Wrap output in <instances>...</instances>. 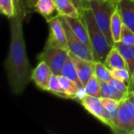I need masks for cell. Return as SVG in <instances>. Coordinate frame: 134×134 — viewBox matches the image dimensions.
Returning <instances> with one entry per match:
<instances>
[{"mask_svg": "<svg viewBox=\"0 0 134 134\" xmlns=\"http://www.w3.org/2000/svg\"><path fill=\"white\" fill-rule=\"evenodd\" d=\"M25 16L22 8L10 19V44L5 67L12 92L20 95L32 80L33 70L29 63L23 32Z\"/></svg>", "mask_w": 134, "mask_h": 134, "instance_id": "obj_1", "label": "cell"}, {"mask_svg": "<svg viewBox=\"0 0 134 134\" xmlns=\"http://www.w3.org/2000/svg\"><path fill=\"white\" fill-rule=\"evenodd\" d=\"M80 18L86 25L94 54L95 61L104 62L112 46L98 26L93 12L90 7H83L79 10Z\"/></svg>", "mask_w": 134, "mask_h": 134, "instance_id": "obj_2", "label": "cell"}, {"mask_svg": "<svg viewBox=\"0 0 134 134\" xmlns=\"http://www.w3.org/2000/svg\"><path fill=\"white\" fill-rule=\"evenodd\" d=\"M88 6L93 10L96 21L111 46L115 42L111 32V20L117 8L118 0H88Z\"/></svg>", "mask_w": 134, "mask_h": 134, "instance_id": "obj_3", "label": "cell"}, {"mask_svg": "<svg viewBox=\"0 0 134 134\" xmlns=\"http://www.w3.org/2000/svg\"><path fill=\"white\" fill-rule=\"evenodd\" d=\"M112 130L118 133H134V105L129 97L120 101Z\"/></svg>", "mask_w": 134, "mask_h": 134, "instance_id": "obj_4", "label": "cell"}, {"mask_svg": "<svg viewBox=\"0 0 134 134\" xmlns=\"http://www.w3.org/2000/svg\"><path fill=\"white\" fill-rule=\"evenodd\" d=\"M68 50L46 44V46L38 56L39 61L46 62L56 75H61L63 66L68 57Z\"/></svg>", "mask_w": 134, "mask_h": 134, "instance_id": "obj_5", "label": "cell"}, {"mask_svg": "<svg viewBox=\"0 0 134 134\" xmlns=\"http://www.w3.org/2000/svg\"><path fill=\"white\" fill-rule=\"evenodd\" d=\"M60 17H61L63 26L65 29L66 35H67L68 51L82 59L90 60V61H95L93 50L90 47H88L84 42H82L75 35V34L72 31L68 24L64 20V18L61 16Z\"/></svg>", "mask_w": 134, "mask_h": 134, "instance_id": "obj_6", "label": "cell"}, {"mask_svg": "<svg viewBox=\"0 0 134 134\" xmlns=\"http://www.w3.org/2000/svg\"><path fill=\"white\" fill-rule=\"evenodd\" d=\"M47 23L49 27V34L46 44L68 50L67 35L60 16L57 15L47 19Z\"/></svg>", "mask_w": 134, "mask_h": 134, "instance_id": "obj_7", "label": "cell"}, {"mask_svg": "<svg viewBox=\"0 0 134 134\" xmlns=\"http://www.w3.org/2000/svg\"><path fill=\"white\" fill-rule=\"evenodd\" d=\"M68 54L76 68L78 75L85 87L90 78L94 75L95 61L82 59L71 52H68Z\"/></svg>", "mask_w": 134, "mask_h": 134, "instance_id": "obj_8", "label": "cell"}, {"mask_svg": "<svg viewBox=\"0 0 134 134\" xmlns=\"http://www.w3.org/2000/svg\"><path fill=\"white\" fill-rule=\"evenodd\" d=\"M51 68L44 61H39L38 64L32 72V81L35 85L44 91H48V86L52 75Z\"/></svg>", "mask_w": 134, "mask_h": 134, "instance_id": "obj_9", "label": "cell"}, {"mask_svg": "<svg viewBox=\"0 0 134 134\" xmlns=\"http://www.w3.org/2000/svg\"><path fill=\"white\" fill-rule=\"evenodd\" d=\"M80 102L83 108L89 113L96 117L103 123L105 122L104 108L100 97H97L86 94L80 99Z\"/></svg>", "mask_w": 134, "mask_h": 134, "instance_id": "obj_10", "label": "cell"}, {"mask_svg": "<svg viewBox=\"0 0 134 134\" xmlns=\"http://www.w3.org/2000/svg\"><path fill=\"white\" fill-rule=\"evenodd\" d=\"M66 22L70 26L72 31L75 34V35L82 42H84L88 47H90L92 50L91 42L89 38L88 31L86 27L85 24L79 17H70V16H63ZM94 55V54H93Z\"/></svg>", "mask_w": 134, "mask_h": 134, "instance_id": "obj_11", "label": "cell"}, {"mask_svg": "<svg viewBox=\"0 0 134 134\" xmlns=\"http://www.w3.org/2000/svg\"><path fill=\"white\" fill-rule=\"evenodd\" d=\"M117 7L122 23L134 32V0H118Z\"/></svg>", "mask_w": 134, "mask_h": 134, "instance_id": "obj_12", "label": "cell"}, {"mask_svg": "<svg viewBox=\"0 0 134 134\" xmlns=\"http://www.w3.org/2000/svg\"><path fill=\"white\" fill-rule=\"evenodd\" d=\"M100 99L104 108V124L108 126L112 130L119 111L120 101L107 97H100Z\"/></svg>", "mask_w": 134, "mask_h": 134, "instance_id": "obj_13", "label": "cell"}, {"mask_svg": "<svg viewBox=\"0 0 134 134\" xmlns=\"http://www.w3.org/2000/svg\"><path fill=\"white\" fill-rule=\"evenodd\" d=\"M113 46L116 47L120 52L132 77L134 72V45H128L118 42H115Z\"/></svg>", "mask_w": 134, "mask_h": 134, "instance_id": "obj_14", "label": "cell"}, {"mask_svg": "<svg viewBox=\"0 0 134 134\" xmlns=\"http://www.w3.org/2000/svg\"><path fill=\"white\" fill-rule=\"evenodd\" d=\"M104 63L111 71L119 68H128L120 52L115 46L110 50Z\"/></svg>", "mask_w": 134, "mask_h": 134, "instance_id": "obj_15", "label": "cell"}, {"mask_svg": "<svg viewBox=\"0 0 134 134\" xmlns=\"http://www.w3.org/2000/svg\"><path fill=\"white\" fill-rule=\"evenodd\" d=\"M58 15L61 16L79 17L80 13L71 0H54Z\"/></svg>", "mask_w": 134, "mask_h": 134, "instance_id": "obj_16", "label": "cell"}, {"mask_svg": "<svg viewBox=\"0 0 134 134\" xmlns=\"http://www.w3.org/2000/svg\"><path fill=\"white\" fill-rule=\"evenodd\" d=\"M61 75H63V76L68 78V79L71 80L72 82H74L76 85H78V86L79 88H81V89L85 88L78 75L76 68H75L71 59L70 58L69 54H68V57L67 60L65 61V63L63 66V68L61 71Z\"/></svg>", "mask_w": 134, "mask_h": 134, "instance_id": "obj_17", "label": "cell"}, {"mask_svg": "<svg viewBox=\"0 0 134 134\" xmlns=\"http://www.w3.org/2000/svg\"><path fill=\"white\" fill-rule=\"evenodd\" d=\"M99 81H100V85L101 97L111 98V99L116 100L118 101H121L129 97V96H126L123 93H120L110 82H104V81H100V80H99Z\"/></svg>", "mask_w": 134, "mask_h": 134, "instance_id": "obj_18", "label": "cell"}, {"mask_svg": "<svg viewBox=\"0 0 134 134\" xmlns=\"http://www.w3.org/2000/svg\"><path fill=\"white\" fill-rule=\"evenodd\" d=\"M122 25H123V23H122L119 9L117 7L112 14L111 20V32L112 38L115 43L120 41Z\"/></svg>", "mask_w": 134, "mask_h": 134, "instance_id": "obj_19", "label": "cell"}, {"mask_svg": "<svg viewBox=\"0 0 134 134\" xmlns=\"http://www.w3.org/2000/svg\"><path fill=\"white\" fill-rule=\"evenodd\" d=\"M58 78L62 89L64 90L65 93L68 96V97L71 99L78 98V95L79 93L81 88H79L78 85H76L74 82H72L71 80L68 79V78L63 75H58Z\"/></svg>", "mask_w": 134, "mask_h": 134, "instance_id": "obj_20", "label": "cell"}, {"mask_svg": "<svg viewBox=\"0 0 134 134\" xmlns=\"http://www.w3.org/2000/svg\"><path fill=\"white\" fill-rule=\"evenodd\" d=\"M35 10L47 18L57 10L56 3L54 0H38Z\"/></svg>", "mask_w": 134, "mask_h": 134, "instance_id": "obj_21", "label": "cell"}, {"mask_svg": "<svg viewBox=\"0 0 134 134\" xmlns=\"http://www.w3.org/2000/svg\"><path fill=\"white\" fill-rule=\"evenodd\" d=\"M94 75L99 80L104 82H109L112 78L111 70L101 61H95Z\"/></svg>", "mask_w": 134, "mask_h": 134, "instance_id": "obj_22", "label": "cell"}, {"mask_svg": "<svg viewBox=\"0 0 134 134\" xmlns=\"http://www.w3.org/2000/svg\"><path fill=\"white\" fill-rule=\"evenodd\" d=\"M48 91L58 96V97H60L63 98H69L60 84L58 75H56L54 74L52 75V77L50 79L49 86H48Z\"/></svg>", "mask_w": 134, "mask_h": 134, "instance_id": "obj_23", "label": "cell"}, {"mask_svg": "<svg viewBox=\"0 0 134 134\" xmlns=\"http://www.w3.org/2000/svg\"><path fill=\"white\" fill-rule=\"evenodd\" d=\"M85 89H86V94L93 96V97H101L100 81L96 77L95 75H93L90 78V79L86 85Z\"/></svg>", "mask_w": 134, "mask_h": 134, "instance_id": "obj_24", "label": "cell"}, {"mask_svg": "<svg viewBox=\"0 0 134 134\" xmlns=\"http://www.w3.org/2000/svg\"><path fill=\"white\" fill-rule=\"evenodd\" d=\"M112 78L126 83L128 86L131 80V75L128 68H119L111 71Z\"/></svg>", "mask_w": 134, "mask_h": 134, "instance_id": "obj_25", "label": "cell"}, {"mask_svg": "<svg viewBox=\"0 0 134 134\" xmlns=\"http://www.w3.org/2000/svg\"><path fill=\"white\" fill-rule=\"evenodd\" d=\"M0 10L8 18L15 16V6L13 0H0Z\"/></svg>", "mask_w": 134, "mask_h": 134, "instance_id": "obj_26", "label": "cell"}, {"mask_svg": "<svg viewBox=\"0 0 134 134\" xmlns=\"http://www.w3.org/2000/svg\"><path fill=\"white\" fill-rule=\"evenodd\" d=\"M119 42L128 45H134V32L124 24L122 25Z\"/></svg>", "mask_w": 134, "mask_h": 134, "instance_id": "obj_27", "label": "cell"}, {"mask_svg": "<svg viewBox=\"0 0 134 134\" xmlns=\"http://www.w3.org/2000/svg\"><path fill=\"white\" fill-rule=\"evenodd\" d=\"M108 82H110L120 93H123L126 96H129V87L126 83L122 81H119L118 79H115L114 78H111V79Z\"/></svg>", "mask_w": 134, "mask_h": 134, "instance_id": "obj_28", "label": "cell"}, {"mask_svg": "<svg viewBox=\"0 0 134 134\" xmlns=\"http://www.w3.org/2000/svg\"><path fill=\"white\" fill-rule=\"evenodd\" d=\"M71 1L75 4V5L77 7L79 10H80L83 7H89L88 3L86 0H71Z\"/></svg>", "mask_w": 134, "mask_h": 134, "instance_id": "obj_29", "label": "cell"}, {"mask_svg": "<svg viewBox=\"0 0 134 134\" xmlns=\"http://www.w3.org/2000/svg\"><path fill=\"white\" fill-rule=\"evenodd\" d=\"M25 1H26V4H27V5L28 6L29 9H35L38 0H25Z\"/></svg>", "mask_w": 134, "mask_h": 134, "instance_id": "obj_30", "label": "cell"}, {"mask_svg": "<svg viewBox=\"0 0 134 134\" xmlns=\"http://www.w3.org/2000/svg\"><path fill=\"white\" fill-rule=\"evenodd\" d=\"M129 87V94H131V93H134V72L131 77V80H130V82L128 86Z\"/></svg>", "mask_w": 134, "mask_h": 134, "instance_id": "obj_31", "label": "cell"}, {"mask_svg": "<svg viewBox=\"0 0 134 134\" xmlns=\"http://www.w3.org/2000/svg\"><path fill=\"white\" fill-rule=\"evenodd\" d=\"M13 2H14V6H15V12L16 13L22 8V5H21V2L20 0H13Z\"/></svg>", "mask_w": 134, "mask_h": 134, "instance_id": "obj_32", "label": "cell"}, {"mask_svg": "<svg viewBox=\"0 0 134 134\" xmlns=\"http://www.w3.org/2000/svg\"><path fill=\"white\" fill-rule=\"evenodd\" d=\"M128 97L130 99V100L132 101V103L134 105V94H129V97Z\"/></svg>", "mask_w": 134, "mask_h": 134, "instance_id": "obj_33", "label": "cell"}, {"mask_svg": "<svg viewBox=\"0 0 134 134\" xmlns=\"http://www.w3.org/2000/svg\"><path fill=\"white\" fill-rule=\"evenodd\" d=\"M86 2H87V1H88V0H86Z\"/></svg>", "mask_w": 134, "mask_h": 134, "instance_id": "obj_34", "label": "cell"}, {"mask_svg": "<svg viewBox=\"0 0 134 134\" xmlns=\"http://www.w3.org/2000/svg\"><path fill=\"white\" fill-rule=\"evenodd\" d=\"M132 94H134V93H132Z\"/></svg>", "mask_w": 134, "mask_h": 134, "instance_id": "obj_35", "label": "cell"}, {"mask_svg": "<svg viewBox=\"0 0 134 134\" xmlns=\"http://www.w3.org/2000/svg\"><path fill=\"white\" fill-rule=\"evenodd\" d=\"M131 94H132V93H131Z\"/></svg>", "mask_w": 134, "mask_h": 134, "instance_id": "obj_36", "label": "cell"}]
</instances>
